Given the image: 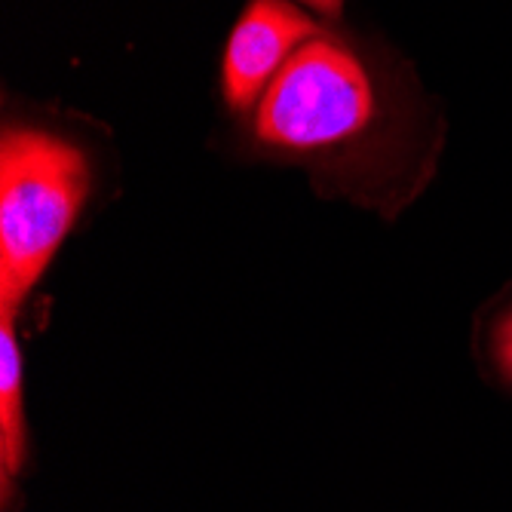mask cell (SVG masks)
Listing matches in <instances>:
<instances>
[{
	"label": "cell",
	"instance_id": "277c9868",
	"mask_svg": "<svg viewBox=\"0 0 512 512\" xmlns=\"http://www.w3.org/2000/svg\"><path fill=\"white\" fill-rule=\"evenodd\" d=\"M25 467V402H22V350L13 335V316L0 313V482L4 500Z\"/></svg>",
	"mask_w": 512,
	"mask_h": 512
},
{
	"label": "cell",
	"instance_id": "5b68a950",
	"mask_svg": "<svg viewBox=\"0 0 512 512\" xmlns=\"http://www.w3.org/2000/svg\"><path fill=\"white\" fill-rule=\"evenodd\" d=\"M491 347H494V362L500 368V375L506 384H512V304L500 313V319L494 322V335H491Z\"/></svg>",
	"mask_w": 512,
	"mask_h": 512
},
{
	"label": "cell",
	"instance_id": "8992f818",
	"mask_svg": "<svg viewBox=\"0 0 512 512\" xmlns=\"http://www.w3.org/2000/svg\"><path fill=\"white\" fill-rule=\"evenodd\" d=\"M301 4L313 7L316 13H322V16H329V19L341 16V10H344V0H301Z\"/></svg>",
	"mask_w": 512,
	"mask_h": 512
},
{
	"label": "cell",
	"instance_id": "6da1fadb",
	"mask_svg": "<svg viewBox=\"0 0 512 512\" xmlns=\"http://www.w3.org/2000/svg\"><path fill=\"white\" fill-rule=\"evenodd\" d=\"M390 111V92L368 59L322 31L267 89L255 111V142L295 160H338L375 138Z\"/></svg>",
	"mask_w": 512,
	"mask_h": 512
},
{
	"label": "cell",
	"instance_id": "7a4b0ae2",
	"mask_svg": "<svg viewBox=\"0 0 512 512\" xmlns=\"http://www.w3.org/2000/svg\"><path fill=\"white\" fill-rule=\"evenodd\" d=\"M89 160L71 138L7 126L0 138V313L13 316L74 227Z\"/></svg>",
	"mask_w": 512,
	"mask_h": 512
},
{
	"label": "cell",
	"instance_id": "3957f363",
	"mask_svg": "<svg viewBox=\"0 0 512 512\" xmlns=\"http://www.w3.org/2000/svg\"><path fill=\"white\" fill-rule=\"evenodd\" d=\"M322 28L286 0H252L224 50V99L246 114L267 96L289 59Z\"/></svg>",
	"mask_w": 512,
	"mask_h": 512
}]
</instances>
